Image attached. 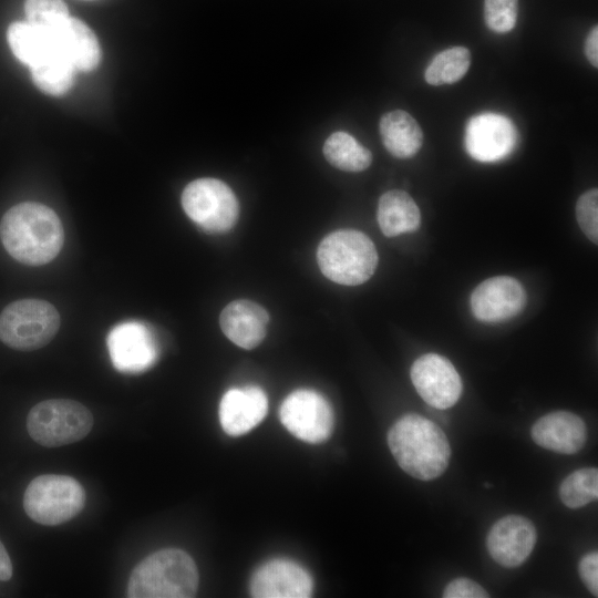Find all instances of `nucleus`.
Masks as SVG:
<instances>
[{"label":"nucleus","instance_id":"39448f33","mask_svg":"<svg viewBox=\"0 0 598 598\" xmlns=\"http://www.w3.org/2000/svg\"><path fill=\"white\" fill-rule=\"evenodd\" d=\"M86 406L70 399H50L35 404L27 417L33 441L45 447H59L84 439L93 426Z\"/></svg>","mask_w":598,"mask_h":598},{"label":"nucleus","instance_id":"5701e85b","mask_svg":"<svg viewBox=\"0 0 598 598\" xmlns=\"http://www.w3.org/2000/svg\"><path fill=\"white\" fill-rule=\"evenodd\" d=\"M327 161L344 172H361L372 162L371 152L346 132L332 133L323 145Z\"/></svg>","mask_w":598,"mask_h":598},{"label":"nucleus","instance_id":"c756f323","mask_svg":"<svg viewBox=\"0 0 598 598\" xmlns=\"http://www.w3.org/2000/svg\"><path fill=\"white\" fill-rule=\"evenodd\" d=\"M444 598H486L487 591L468 578H456L443 590Z\"/></svg>","mask_w":598,"mask_h":598},{"label":"nucleus","instance_id":"aec40b11","mask_svg":"<svg viewBox=\"0 0 598 598\" xmlns=\"http://www.w3.org/2000/svg\"><path fill=\"white\" fill-rule=\"evenodd\" d=\"M380 134L388 152L398 158L414 156L423 144V132L408 112L395 110L380 120Z\"/></svg>","mask_w":598,"mask_h":598},{"label":"nucleus","instance_id":"dca6fc26","mask_svg":"<svg viewBox=\"0 0 598 598\" xmlns=\"http://www.w3.org/2000/svg\"><path fill=\"white\" fill-rule=\"evenodd\" d=\"M267 410L268 399L259 386L233 388L220 400L219 422L228 435H243L265 419Z\"/></svg>","mask_w":598,"mask_h":598},{"label":"nucleus","instance_id":"a211bd4d","mask_svg":"<svg viewBox=\"0 0 598 598\" xmlns=\"http://www.w3.org/2000/svg\"><path fill=\"white\" fill-rule=\"evenodd\" d=\"M50 33L55 51L75 70L89 72L97 66L101 58L97 39L80 19L69 17Z\"/></svg>","mask_w":598,"mask_h":598},{"label":"nucleus","instance_id":"20e7f679","mask_svg":"<svg viewBox=\"0 0 598 598\" xmlns=\"http://www.w3.org/2000/svg\"><path fill=\"white\" fill-rule=\"evenodd\" d=\"M317 259L328 279L346 286L365 282L378 266L374 244L365 234L353 229L326 236L318 247Z\"/></svg>","mask_w":598,"mask_h":598},{"label":"nucleus","instance_id":"f257e3e1","mask_svg":"<svg viewBox=\"0 0 598 598\" xmlns=\"http://www.w3.org/2000/svg\"><path fill=\"white\" fill-rule=\"evenodd\" d=\"M3 247L19 262L40 266L53 260L64 243L58 215L48 206L25 202L11 207L0 223Z\"/></svg>","mask_w":598,"mask_h":598},{"label":"nucleus","instance_id":"4be33fe9","mask_svg":"<svg viewBox=\"0 0 598 598\" xmlns=\"http://www.w3.org/2000/svg\"><path fill=\"white\" fill-rule=\"evenodd\" d=\"M7 40L16 58L29 66L55 51L50 31L28 21L11 23L7 31Z\"/></svg>","mask_w":598,"mask_h":598},{"label":"nucleus","instance_id":"473e14b6","mask_svg":"<svg viewBox=\"0 0 598 598\" xmlns=\"http://www.w3.org/2000/svg\"><path fill=\"white\" fill-rule=\"evenodd\" d=\"M12 576V563L3 544L0 542V580L7 581Z\"/></svg>","mask_w":598,"mask_h":598},{"label":"nucleus","instance_id":"a878e982","mask_svg":"<svg viewBox=\"0 0 598 598\" xmlns=\"http://www.w3.org/2000/svg\"><path fill=\"white\" fill-rule=\"evenodd\" d=\"M559 497L569 508L582 507L598 497V471L580 468L569 474L560 484Z\"/></svg>","mask_w":598,"mask_h":598},{"label":"nucleus","instance_id":"2f4dec72","mask_svg":"<svg viewBox=\"0 0 598 598\" xmlns=\"http://www.w3.org/2000/svg\"><path fill=\"white\" fill-rule=\"evenodd\" d=\"M585 53L595 68L598 66V28L595 25L588 33L585 42Z\"/></svg>","mask_w":598,"mask_h":598},{"label":"nucleus","instance_id":"f3484780","mask_svg":"<svg viewBox=\"0 0 598 598\" xmlns=\"http://www.w3.org/2000/svg\"><path fill=\"white\" fill-rule=\"evenodd\" d=\"M530 433L537 445L561 454L579 452L587 440V427L582 419L567 411H556L539 417Z\"/></svg>","mask_w":598,"mask_h":598},{"label":"nucleus","instance_id":"9b49d317","mask_svg":"<svg viewBox=\"0 0 598 598\" xmlns=\"http://www.w3.org/2000/svg\"><path fill=\"white\" fill-rule=\"evenodd\" d=\"M516 142L515 125L502 114H477L468 120L465 127V150L478 162L492 163L505 158L514 151Z\"/></svg>","mask_w":598,"mask_h":598},{"label":"nucleus","instance_id":"423d86ee","mask_svg":"<svg viewBox=\"0 0 598 598\" xmlns=\"http://www.w3.org/2000/svg\"><path fill=\"white\" fill-rule=\"evenodd\" d=\"M60 328V316L42 299H21L8 305L0 313V340L20 351L47 346Z\"/></svg>","mask_w":598,"mask_h":598},{"label":"nucleus","instance_id":"b1692460","mask_svg":"<svg viewBox=\"0 0 598 598\" xmlns=\"http://www.w3.org/2000/svg\"><path fill=\"white\" fill-rule=\"evenodd\" d=\"M75 69L56 51L30 66L34 84L44 93L62 95L73 84Z\"/></svg>","mask_w":598,"mask_h":598},{"label":"nucleus","instance_id":"1a4fd4ad","mask_svg":"<svg viewBox=\"0 0 598 598\" xmlns=\"http://www.w3.org/2000/svg\"><path fill=\"white\" fill-rule=\"evenodd\" d=\"M279 419L296 437L308 443L326 441L333 429L329 402L313 390H296L281 403Z\"/></svg>","mask_w":598,"mask_h":598},{"label":"nucleus","instance_id":"393cba45","mask_svg":"<svg viewBox=\"0 0 598 598\" xmlns=\"http://www.w3.org/2000/svg\"><path fill=\"white\" fill-rule=\"evenodd\" d=\"M471 65V53L465 47H452L433 56L424 71L431 85L452 84L461 80Z\"/></svg>","mask_w":598,"mask_h":598},{"label":"nucleus","instance_id":"7c9ffc66","mask_svg":"<svg viewBox=\"0 0 598 598\" xmlns=\"http://www.w3.org/2000/svg\"><path fill=\"white\" fill-rule=\"evenodd\" d=\"M580 578L587 589L595 596L598 595V553L590 551L585 555L578 565Z\"/></svg>","mask_w":598,"mask_h":598},{"label":"nucleus","instance_id":"7ed1b4c3","mask_svg":"<svg viewBox=\"0 0 598 598\" xmlns=\"http://www.w3.org/2000/svg\"><path fill=\"white\" fill-rule=\"evenodd\" d=\"M198 570L184 550L155 551L132 570L126 596L130 598H190L198 588Z\"/></svg>","mask_w":598,"mask_h":598},{"label":"nucleus","instance_id":"cd10ccee","mask_svg":"<svg viewBox=\"0 0 598 598\" xmlns=\"http://www.w3.org/2000/svg\"><path fill=\"white\" fill-rule=\"evenodd\" d=\"M518 0H484L486 25L496 33H507L515 28Z\"/></svg>","mask_w":598,"mask_h":598},{"label":"nucleus","instance_id":"ddd939ff","mask_svg":"<svg viewBox=\"0 0 598 598\" xmlns=\"http://www.w3.org/2000/svg\"><path fill=\"white\" fill-rule=\"evenodd\" d=\"M526 292L518 280L497 276L481 282L471 295V309L483 322H502L518 315L525 307Z\"/></svg>","mask_w":598,"mask_h":598},{"label":"nucleus","instance_id":"f03ea898","mask_svg":"<svg viewBox=\"0 0 598 598\" xmlns=\"http://www.w3.org/2000/svg\"><path fill=\"white\" fill-rule=\"evenodd\" d=\"M388 444L399 466L421 481H431L444 473L451 446L445 433L431 420L406 414L388 433Z\"/></svg>","mask_w":598,"mask_h":598},{"label":"nucleus","instance_id":"2eb2a0df","mask_svg":"<svg viewBox=\"0 0 598 598\" xmlns=\"http://www.w3.org/2000/svg\"><path fill=\"white\" fill-rule=\"evenodd\" d=\"M312 588L309 573L288 559L267 561L250 580V594L256 598H307L311 596Z\"/></svg>","mask_w":598,"mask_h":598},{"label":"nucleus","instance_id":"4468645a","mask_svg":"<svg viewBox=\"0 0 598 598\" xmlns=\"http://www.w3.org/2000/svg\"><path fill=\"white\" fill-rule=\"evenodd\" d=\"M536 540V528L529 519L519 515H507L492 526L486 547L497 564L514 568L529 557Z\"/></svg>","mask_w":598,"mask_h":598},{"label":"nucleus","instance_id":"c85d7f7f","mask_svg":"<svg viewBox=\"0 0 598 598\" xmlns=\"http://www.w3.org/2000/svg\"><path fill=\"white\" fill-rule=\"evenodd\" d=\"M577 223L594 244H598V190L591 188L581 194L576 204Z\"/></svg>","mask_w":598,"mask_h":598},{"label":"nucleus","instance_id":"6ab92c4d","mask_svg":"<svg viewBox=\"0 0 598 598\" xmlns=\"http://www.w3.org/2000/svg\"><path fill=\"white\" fill-rule=\"evenodd\" d=\"M268 321L265 308L247 299L231 301L219 317L225 336L236 346L248 350L264 340Z\"/></svg>","mask_w":598,"mask_h":598},{"label":"nucleus","instance_id":"9d476101","mask_svg":"<svg viewBox=\"0 0 598 598\" xmlns=\"http://www.w3.org/2000/svg\"><path fill=\"white\" fill-rule=\"evenodd\" d=\"M113 367L122 373L136 374L152 368L158 359V343L152 328L130 320L114 326L106 339Z\"/></svg>","mask_w":598,"mask_h":598},{"label":"nucleus","instance_id":"0eeeda50","mask_svg":"<svg viewBox=\"0 0 598 598\" xmlns=\"http://www.w3.org/2000/svg\"><path fill=\"white\" fill-rule=\"evenodd\" d=\"M85 492L73 477L45 474L33 478L23 495V508L34 522L55 526L74 518L84 507Z\"/></svg>","mask_w":598,"mask_h":598},{"label":"nucleus","instance_id":"412c9836","mask_svg":"<svg viewBox=\"0 0 598 598\" xmlns=\"http://www.w3.org/2000/svg\"><path fill=\"white\" fill-rule=\"evenodd\" d=\"M378 223L386 237L415 231L421 223L420 209L404 190L384 193L378 204Z\"/></svg>","mask_w":598,"mask_h":598},{"label":"nucleus","instance_id":"6e6552de","mask_svg":"<svg viewBox=\"0 0 598 598\" xmlns=\"http://www.w3.org/2000/svg\"><path fill=\"white\" fill-rule=\"evenodd\" d=\"M186 215L208 234L230 230L237 221L238 200L228 185L216 178H198L183 190Z\"/></svg>","mask_w":598,"mask_h":598},{"label":"nucleus","instance_id":"bb28decb","mask_svg":"<svg viewBox=\"0 0 598 598\" xmlns=\"http://www.w3.org/2000/svg\"><path fill=\"white\" fill-rule=\"evenodd\" d=\"M27 21L38 28L52 31L69 17V9L62 0H25Z\"/></svg>","mask_w":598,"mask_h":598},{"label":"nucleus","instance_id":"f8f14e48","mask_svg":"<svg viewBox=\"0 0 598 598\" xmlns=\"http://www.w3.org/2000/svg\"><path fill=\"white\" fill-rule=\"evenodd\" d=\"M411 380L420 396L431 406H453L462 394V380L454 365L436 353H426L414 361Z\"/></svg>","mask_w":598,"mask_h":598}]
</instances>
